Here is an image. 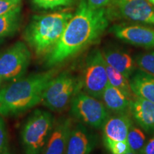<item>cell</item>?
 <instances>
[{
    "label": "cell",
    "mask_w": 154,
    "mask_h": 154,
    "mask_svg": "<svg viewBox=\"0 0 154 154\" xmlns=\"http://www.w3.org/2000/svg\"><path fill=\"white\" fill-rule=\"evenodd\" d=\"M72 0H33L38 7L42 9H54L56 7L69 5Z\"/></svg>",
    "instance_id": "obj_23"
},
{
    "label": "cell",
    "mask_w": 154,
    "mask_h": 154,
    "mask_svg": "<svg viewBox=\"0 0 154 154\" xmlns=\"http://www.w3.org/2000/svg\"><path fill=\"white\" fill-rule=\"evenodd\" d=\"M106 69L109 84L113 87L118 88L128 99H131L134 93L131 90L128 79L126 78L124 75H123L120 72H119L113 67L109 66L106 63Z\"/></svg>",
    "instance_id": "obj_19"
},
{
    "label": "cell",
    "mask_w": 154,
    "mask_h": 154,
    "mask_svg": "<svg viewBox=\"0 0 154 154\" xmlns=\"http://www.w3.org/2000/svg\"><path fill=\"white\" fill-rule=\"evenodd\" d=\"M73 126L70 118H61L55 122L43 154H64Z\"/></svg>",
    "instance_id": "obj_12"
},
{
    "label": "cell",
    "mask_w": 154,
    "mask_h": 154,
    "mask_svg": "<svg viewBox=\"0 0 154 154\" xmlns=\"http://www.w3.org/2000/svg\"><path fill=\"white\" fill-rule=\"evenodd\" d=\"M72 17L69 12L34 16L25 30V40L38 57H47L59 41Z\"/></svg>",
    "instance_id": "obj_3"
},
{
    "label": "cell",
    "mask_w": 154,
    "mask_h": 154,
    "mask_svg": "<svg viewBox=\"0 0 154 154\" xmlns=\"http://www.w3.org/2000/svg\"><path fill=\"white\" fill-rule=\"evenodd\" d=\"M111 32L126 43L146 49L154 48V29L140 25H116Z\"/></svg>",
    "instance_id": "obj_10"
},
{
    "label": "cell",
    "mask_w": 154,
    "mask_h": 154,
    "mask_svg": "<svg viewBox=\"0 0 154 154\" xmlns=\"http://www.w3.org/2000/svg\"><path fill=\"white\" fill-rule=\"evenodd\" d=\"M97 143V137L84 124L73 126L64 154H90Z\"/></svg>",
    "instance_id": "obj_11"
},
{
    "label": "cell",
    "mask_w": 154,
    "mask_h": 154,
    "mask_svg": "<svg viewBox=\"0 0 154 154\" xmlns=\"http://www.w3.org/2000/svg\"><path fill=\"white\" fill-rule=\"evenodd\" d=\"M88 5L93 9L106 8L110 4L111 0H86Z\"/></svg>",
    "instance_id": "obj_26"
},
{
    "label": "cell",
    "mask_w": 154,
    "mask_h": 154,
    "mask_svg": "<svg viewBox=\"0 0 154 154\" xmlns=\"http://www.w3.org/2000/svg\"><path fill=\"white\" fill-rule=\"evenodd\" d=\"M151 24H154V17H153V19H152V20H151Z\"/></svg>",
    "instance_id": "obj_32"
},
{
    "label": "cell",
    "mask_w": 154,
    "mask_h": 154,
    "mask_svg": "<svg viewBox=\"0 0 154 154\" xmlns=\"http://www.w3.org/2000/svg\"><path fill=\"white\" fill-rule=\"evenodd\" d=\"M127 142L131 150L140 153L146 143V136L141 129L137 127L131 126L127 136Z\"/></svg>",
    "instance_id": "obj_20"
},
{
    "label": "cell",
    "mask_w": 154,
    "mask_h": 154,
    "mask_svg": "<svg viewBox=\"0 0 154 154\" xmlns=\"http://www.w3.org/2000/svg\"><path fill=\"white\" fill-rule=\"evenodd\" d=\"M103 142L107 149L111 154H126L130 150L127 140H113L109 138H103Z\"/></svg>",
    "instance_id": "obj_22"
},
{
    "label": "cell",
    "mask_w": 154,
    "mask_h": 154,
    "mask_svg": "<svg viewBox=\"0 0 154 154\" xmlns=\"http://www.w3.org/2000/svg\"><path fill=\"white\" fill-rule=\"evenodd\" d=\"M81 88V82L74 75L66 72L61 73L49 83L44 92L41 103L49 110L61 112Z\"/></svg>",
    "instance_id": "obj_5"
},
{
    "label": "cell",
    "mask_w": 154,
    "mask_h": 154,
    "mask_svg": "<svg viewBox=\"0 0 154 154\" xmlns=\"http://www.w3.org/2000/svg\"><path fill=\"white\" fill-rule=\"evenodd\" d=\"M131 126V121L124 113L108 118L103 126V138L119 141L126 140Z\"/></svg>",
    "instance_id": "obj_14"
},
{
    "label": "cell",
    "mask_w": 154,
    "mask_h": 154,
    "mask_svg": "<svg viewBox=\"0 0 154 154\" xmlns=\"http://www.w3.org/2000/svg\"><path fill=\"white\" fill-rule=\"evenodd\" d=\"M0 154H14V153H11V152L10 151V150H9V149L8 148V149H6L5 151H3L2 153H1Z\"/></svg>",
    "instance_id": "obj_28"
},
{
    "label": "cell",
    "mask_w": 154,
    "mask_h": 154,
    "mask_svg": "<svg viewBox=\"0 0 154 154\" xmlns=\"http://www.w3.org/2000/svg\"><path fill=\"white\" fill-rule=\"evenodd\" d=\"M101 99L107 110L109 109L115 113H124L129 109L131 99L120 90L110 84L105 88Z\"/></svg>",
    "instance_id": "obj_17"
},
{
    "label": "cell",
    "mask_w": 154,
    "mask_h": 154,
    "mask_svg": "<svg viewBox=\"0 0 154 154\" xmlns=\"http://www.w3.org/2000/svg\"><path fill=\"white\" fill-rule=\"evenodd\" d=\"M57 75L56 69L32 74L0 88V115L12 116L41 103L46 88Z\"/></svg>",
    "instance_id": "obj_2"
},
{
    "label": "cell",
    "mask_w": 154,
    "mask_h": 154,
    "mask_svg": "<svg viewBox=\"0 0 154 154\" xmlns=\"http://www.w3.org/2000/svg\"><path fill=\"white\" fill-rule=\"evenodd\" d=\"M108 24L106 8H91L86 0H82L59 41L46 58L47 66H57L97 41Z\"/></svg>",
    "instance_id": "obj_1"
},
{
    "label": "cell",
    "mask_w": 154,
    "mask_h": 154,
    "mask_svg": "<svg viewBox=\"0 0 154 154\" xmlns=\"http://www.w3.org/2000/svg\"><path fill=\"white\" fill-rule=\"evenodd\" d=\"M80 82L85 93L101 99L102 94L109 83L106 62L99 50H94L88 57Z\"/></svg>",
    "instance_id": "obj_8"
},
{
    "label": "cell",
    "mask_w": 154,
    "mask_h": 154,
    "mask_svg": "<svg viewBox=\"0 0 154 154\" xmlns=\"http://www.w3.org/2000/svg\"><path fill=\"white\" fill-rule=\"evenodd\" d=\"M130 85L134 94L154 103V77L143 71L132 74Z\"/></svg>",
    "instance_id": "obj_16"
},
{
    "label": "cell",
    "mask_w": 154,
    "mask_h": 154,
    "mask_svg": "<svg viewBox=\"0 0 154 154\" xmlns=\"http://www.w3.org/2000/svg\"><path fill=\"white\" fill-rule=\"evenodd\" d=\"M102 54L107 64L118 70L129 79L136 69V63L128 54L119 49H108Z\"/></svg>",
    "instance_id": "obj_15"
},
{
    "label": "cell",
    "mask_w": 154,
    "mask_h": 154,
    "mask_svg": "<svg viewBox=\"0 0 154 154\" xmlns=\"http://www.w3.org/2000/svg\"><path fill=\"white\" fill-rule=\"evenodd\" d=\"M129 109L134 119L143 130L154 131V103L136 96L131 99Z\"/></svg>",
    "instance_id": "obj_13"
},
{
    "label": "cell",
    "mask_w": 154,
    "mask_h": 154,
    "mask_svg": "<svg viewBox=\"0 0 154 154\" xmlns=\"http://www.w3.org/2000/svg\"><path fill=\"white\" fill-rule=\"evenodd\" d=\"M109 19H126L151 24L154 7L147 0H111L107 8Z\"/></svg>",
    "instance_id": "obj_9"
},
{
    "label": "cell",
    "mask_w": 154,
    "mask_h": 154,
    "mask_svg": "<svg viewBox=\"0 0 154 154\" xmlns=\"http://www.w3.org/2000/svg\"><path fill=\"white\" fill-rule=\"evenodd\" d=\"M126 154H137V153H136V152H134V151H133L132 150H129V151H128V152H127V153H126Z\"/></svg>",
    "instance_id": "obj_29"
},
{
    "label": "cell",
    "mask_w": 154,
    "mask_h": 154,
    "mask_svg": "<svg viewBox=\"0 0 154 154\" xmlns=\"http://www.w3.org/2000/svg\"><path fill=\"white\" fill-rule=\"evenodd\" d=\"M4 82V81L2 80V79L1 78V77H0V88H1V86H2V82Z\"/></svg>",
    "instance_id": "obj_31"
},
{
    "label": "cell",
    "mask_w": 154,
    "mask_h": 154,
    "mask_svg": "<svg viewBox=\"0 0 154 154\" xmlns=\"http://www.w3.org/2000/svg\"><path fill=\"white\" fill-rule=\"evenodd\" d=\"M71 113L81 123L100 128L107 120V109L101 101L85 92L78 91L71 101Z\"/></svg>",
    "instance_id": "obj_6"
},
{
    "label": "cell",
    "mask_w": 154,
    "mask_h": 154,
    "mask_svg": "<svg viewBox=\"0 0 154 154\" xmlns=\"http://www.w3.org/2000/svg\"><path fill=\"white\" fill-rule=\"evenodd\" d=\"M140 154H154V136L151 138L140 151Z\"/></svg>",
    "instance_id": "obj_27"
},
{
    "label": "cell",
    "mask_w": 154,
    "mask_h": 154,
    "mask_svg": "<svg viewBox=\"0 0 154 154\" xmlns=\"http://www.w3.org/2000/svg\"><path fill=\"white\" fill-rule=\"evenodd\" d=\"M9 148L8 135L6 125L3 119L0 115V153Z\"/></svg>",
    "instance_id": "obj_24"
},
{
    "label": "cell",
    "mask_w": 154,
    "mask_h": 154,
    "mask_svg": "<svg viewBox=\"0 0 154 154\" xmlns=\"http://www.w3.org/2000/svg\"><path fill=\"white\" fill-rule=\"evenodd\" d=\"M148 2H150L151 4V5H154V0H147Z\"/></svg>",
    "instance_id": "obj_30"
},
{
    "label": "cell",
    "mask_w": 154,
    "mask_h": 154,
    "mask_svg": "<svg viewBox=\"0 0 154 154\" xmlns=\"http://www.w3.org/2000/svg\"><path fill=\"white\" fill-rule=\"evenodd\" d=\"M22 0H0V15L21 6Z\"/></svg>",
    "instance_id": "obj_25"
},
{
    "label": "cell",
    "mask_w": 154,
    "mask_h": 154,
    "mask_svg": "<svg viewBox=\"0 0 154 154\" xmlns=\"http://www.w3.org/2000/svg\"><path fill=\"white\" fill-rule=\"evenodd\" d=\"M0 39H1V38H0Z\"/></svg>",
    "instance_id": "obj_33"
},
{
    "label": "cell",
    "mask_w": 154,
    "mask_h": 154,
    "mask_svg": "<svg viewBox=\"0 0 154 154\" xmlns=\"http://www.w3.org/2000/svg\"><path fill=\"white\" fill-rule=\"evenodd\" d=\"M55 121L49 111L36 109L25 121L20 132L25 154H42L52 131Z\"/></svg>",
    "instance_id": "obj_4"
},
{
    "label": "cell",
    "mask_w": 154,
    "mask_h": 154,
    "mask_svg": "<svg viewBox=\"0 0 154 154\" xmlns=\"http://www.w3.org/2000/svg\"><path fill=\"white\" fill-rule=\"evenodd\" d=\"M21 6L0 15V38L13 35L19 27Z\"/></svg>",
    "instance_id": "obj_18"
},
{
    "label": "cell",
    "mask_w": 154,
    "mask_h": 154,
    "mask_svg": "<svg viewBox=\"0 0 154 154\" xmlns=\"http://www.w3.org/2000/svg\"><path fill=\"white\" fill-rule=\"evenodd\" d=\"M134 61L140 70L154 77V51L138 55Z\"/></svg>",
    "instance_id": "obj_21"
},
{
    "label": "cell",
    "mask_w": 154,
    "mask_h": 154,
    "mask_svg": "<svg viewBox=\"0 0 154 154\" xmlns=\"http://www.w3.org/2000/svg\"><path fill=\"white\" fill-rule=\"evenodd\" d=\"M31 61V53L24 43L18 42L0 54V77L12 82L24 76Z\"/></svg>",
    "instance_id": "obj_7"
}]
</instances>
